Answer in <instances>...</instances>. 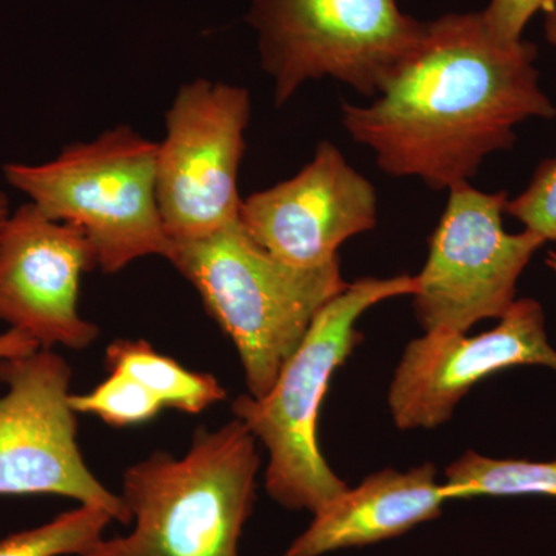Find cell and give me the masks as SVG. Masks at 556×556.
<instances>
[{"instance_id":"obj_1","label":"cell","mask_w":556,"mask_h":556,"mask_svg":"<svg viewBox=\"0 0 556 556\" xmlns=\"http://www.w3.org/2000/svg\"><path fill=\"white\" fill-rule=\"evenodd\" d=\"M536 58L529 40L493 38L481 13L445 14L427 22L371 104L343 102V127L387 175L452 189L470 181L486 156L514 148L519 124L555 118Z\"/></svg>"},{"instance_id":"obj_2","label":"cell","mask_w":556,"mask_h":556,"mask_svg":"<svg viewBox=\"0 0 556 556\" xmlns=\"http://www.w3.org/2000/svg\"><path fill=\"white\" fill-rule=\"evenodd\" d=\"M258 468L257 439L240 419L199 428L186 455L155 452L124 471L134 530L84 556H240Z\"/></svg>"},{"instance_id":"obj_3","label":"cell","mask_w":556,"mask_h":556,"mask_svg":"<svg viewBox=\"0 0 556 556\" xmlns=\"http://www.w3.org/2000/svg\"><path fill=\"white\" fill-rule=\"evenodd\" d=\"M164 258L232 340L255 399L273 390L318 313L348 287L339 258L316 268L288 265L249 239L240 219L206 239L170 241Z\"/></svg>"},{"instance_id":"obj_4","label":"cell","mask_w":556,"mask_h":556,"mask_svg":"<svg viewBox=\"0 0 556 556\" xmlns=\"http://www.w3.org/2000/svg\"><path fill=\"white\" fill-rule=\"evenodd\" d=\"M416 277H365L348 283L318 313L298 351L265 397L241 394L232 415L268 450L265 486L288 510L316 514L348 489L317 442V420L329 380L362 342L356 321L380 302L415 295Z\"/></svg>"},{"instance_id":"obj_5","label":"cell","mask_w":556,"mask_h":556,"mask_svg":"<svg viewBox=\"0 0 556 556\" xmlns=\"http://www.w3.org/2000/svg\"><path fill=\"white\" fill-rule=\"evenodd\" d=\"M156 142L118 126L47 163L5 164L3 175L43 215L78 228L97 268L116 274L139 258L166 257L170 247L156 200Z\"/></svg>"},{"instance_id":"obj_6","label":"cell","mask_w":556,"mask_h":556,"mask_svg":"<svg viewBox=\"0 0 556 556\" xmlns=\"http://www.w3.org/2000/svg\"><path fill=\"white\" fill-rule=\"evenodd\" d=\"M401 2L252 0L248 22L278 108L303 84L324 78L378 97L427 31V22L404 13Z\"/></svg>"},{"instance_id":"obj_7","label":"cell","mask_w":556,"mask_h":556,"mask_svg":"<svg viewBox=\"0 0 556 556\" xmlns=\"http://www.w3.org/2000/svg\"><path fill=\"white\" fill-rule=\"evenodd\" d=\"M507 203L504 190L481 192L468 182L448 189L426 266L416 276L413 305L424 331L466 334L514 305L519 277L547 241L529 229L507 232Z\"/></svg>"},{"instance_id":"obj_8","label":"cell","mask_w":556,"mask_h":556,"mask_svg":"<svg viewBox=\"0 0 556 556\" xmlns=\"http://www.w3.org/2000/svg\"><path fill=\"white\" fill-rule=\"evenodd\" d=\"M251 94L233 84H182L156 152V200L170 241L206 239L240 218L239 170Z\"/></svg>"},{"instance_id":"obj_9","label":"cell","mask_w":556,"mask_h":556,"mask_svg":"<svg viewBox=\"0 0 556 556\" xmlns=\"http://www.w3.org/2000/svg\"><path fill=\"white\" fill-rule=\"evenodd\" d=\"M72 368L51 350L0 358V495H54L105 508L130 525L129 510L91 473L70 407Z\"/></svg>"},{"instance_id":"obj_10","label":"cell","mask_w":556,"mask_h":556,"mask_svg":"<svg viewBox=\"0 0 556 556\" xmlns=\"http://www.w3.org/2000/svg\"><path fill=\"white\" fill-rule=\"evenodd\" d=\"M544 365L556 371L543 306L517 299L500 325L468 338L463 332L431 331L413 340L399 362L388 405L401 430L447 422L460 399L482 379L518 367Z\"/></svg>"},{"instance_id":"obj_11","label":"cell","mask_w":556,"mask_h":556,"mask_svg":"<svg viewBox=\"0 0 556 556\" xmlns=\"http://www.w3.org/2000/svg\"><path fill=\"white\" fill-rule=\"evenodd\" d=\"M97 268L78 228L22 204L0 228V321L30 336L40 350H86L100 328L80 317V277Z\"/></svg>"},{"instance_id":"obj_12","label":"cell","mask_w":556,"mask_h":556,"mask_svg":"<svg viewBox=\"0 0 556 556\" xmlns=\"http://www.w3.org/2000/svg\"><path fill=\"white\" fill-rule=\"evenodd\" d=\"M240 225L269 255L302 268L338 260L346 240L375 229V186L334 144L321 141L294 177L241 201Z\"/></svg>"},{"instance_id":"obj_13","label":"cell","mask_w":556,"mask_h":556,"mask_svg":"<svg viewBox=\"0 0 556 556\" xmlns=\"http://www.w3.org/2000/svg\"><path fill=\"white\" fill-rule=\"evenodd\" d=\"M447 501L448 486L438 481L433 464L408 471L380 470L317 510L285 556H321L404 535L437 519Z\"/></svg>"},{"instance_id":"obj_14","label":"cell","mask_w":556,"mask_h":556,"mask_svg":"<svg viewBox=\"0 0 556 556\" xmlns=\"http://www.w3.org/2000/svg\"><path fill=\"white\" fill-rule=\"evenodd\" d=\"M109 371L126 372L150 391L164 409L200 415L228 393L215 376L190 371L153 350L146 340L118 339L105 350Z\"/></svg>"},{"instance_id":"obj_15","label":"cell","mask_w":556,"mask_h":556,"mask_svg":"<svg viewBox=\"0 0 556 556\" xmlns=\"http://www.w3.org/2000/svg\"><path fill=\"white\" fill-rule=\"evenodd\" d=\"M445 478L452 500L477 496L556 497V460L492 459L467 452L450 464Z\"/></svg>"},{"instance_id":"obj_16","label":"cell","mask_w":556,"mask_h":556,"mask_svg":"<svg viewBox=\"0 0 556 556\" xmlns=\"http://www.w3.org/2000/svg\"><path fill=\"white\" fill-rule=\"evenodd\" d=\"M115 521L105 508L79 504L46 525L0 540V556H84Z\"/></svg>"},{"instance_id":"obj_17","label":"cell","mask_w":556,"mask_h":556,"mask_svg":"<svg viewBox=\"0 0 556 556\" xmlns=\"http://www.w3.org/2000/svg\"><path fill=\"white\" fill-rule=\"evenodd\" d=\"M68 402L76 415L97 416L112 427L150 422L164 409L138 380L116 369L109 371L108 379L89 393H70Z\"/></svg>"},{"instance_id":"obj_18","label":"cell","mask_w":556,"mask_h":556,"mask_svg":"<svg viewBox=\"0 0 556 556\" xmlns=\"http://www.w3.org/2000/svg\"><path fill=\"white\" fill-rule=\"evenodd\" d=\"M506 214L556 243V159L541 161L527 188L508 200Z\"/></svg>"},{"instance_id":"obj_19","label":"cell","mask_w":556,"mask_h":556,"mask_svg":"<svg viewBox=\"0 0 556 556\" xmlns=\"http://www.w3.org/2000/svg\"><path fill=\"white\" fill-rule=\"evenodd\" d=\"M556 0H490L481 13L486 30L503 43H518L527 24L538 13H555Z\"/></svg>"},{"instance_id":"obj_20","label":"cell","mask_w":556,"mask_h":556,"mask_svg":"<svg viewBox=\"0 0 556 556\" xmlns=\"http://www.w3.org/2000/svg\"><path fill=\"white\" fill-rule=\"evenodd\" d=\"M40 350L38 343L17 329L10 328L0 334V358L22 356Z\"/></svg>"},{"instance_id":"obj_21","label":"cell","mask_w":556,"mask_h":556,"mask_svg":"<svg viewBox=\"0 0 556 556\" xmlns=\"http://www.w3.org/2000/svg\"><path fill=\"white\" fill-rule=\"evenodd\" d=\"M544 33H546V39L548 43L556 47V11L555 13L546 16V24H544Z\"/></svg>"},{"instance_id":"obj_22","label":"cell","mask_w":556,"mask_h":556,"mask_svg":"<svg viewBox=\"0 0 556 556\" xmlns=\"http://www.w3.org/2000/svg\"><path fill=\"white\" fill-rule=\"evenodd\" d=\"M11 214L10 201L7 199L5 193L0 192V228H2L5 219L9 218Z\"/></svg>"},{"instance_id":"obj_23","label":"cell","mask_w":556,"mask_h":556,"mask_svg":"<svg viewBox=\"0 0 556 556\" xmlns=\"http://www.w3.org/2000/svg\"><path fill=\"white\" fill-rule=\"evenodd\" d=\"M547 268L552 270V273L556 276V251H548L546 257Z\"/></svg>"}]
</instances>
